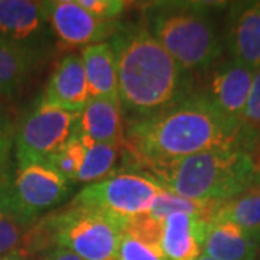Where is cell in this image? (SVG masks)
<instances>
[{"instance_id": "6da1fadb", "label": "cell", "mask_w": 260, "mask_h": 260, "mask_svg": "<svg viewBox=\"0 0 260 260\" xmlns=\"http://www.w3.org/2000/svg\"><path fill=\"white\" fill-rule=\"evenodd\" d=\"M123 143L142 167L167 164L210 149L246 148L242 124L218 112L204 91H192L162 112L127 121Z\"/></svg>"}, {"instance_id": "7a4b0ae2", "label": "cell", "mask_w": 260, "mask_h": 260, "mask_svg": "<svg viewBox=\"0 0 260 260\" xmlns=\"http://www.w3.org/2000/svg\"><path fill=\"white\" fill-rule=\"evenodd\" d=\"M110 45L117 65L121 109L129 121L156 114L192 93L189 73L142 22L119 26Z\"/></svg>"}, {"instance_id": "3957f363", "label": "cell", "mask_w": 260, "mask_h": 260, "mask_svg": "<svg viewBox=\"0 0 260 260\" xmlns=\"http://www.w3.org/2000/svg\"><path fill=\"white\" fill-rule=\"evenodd\" d=\"M164 189L194 200L223 203L254 186L253 152L242 145L204 150L186 158L145 167Z\"/></svg>"}, {"instance_id": "277c9868", "label": "cell", "mask_w": 260, "mask_h": 260, "mask_svg": "<svg viewBox=\"0 0 260 260\" xmlns=\"http://www.w3.org/2000/svg\"><path fill=\"white\" fill-rule=\"evenodd\" d=\"M210 9L203 2H153L143 8L142 23L186 73L207 71L224 52Z\"/></svg>"}, {"instance_id": "5b68a950", "label": "cell", "mask_w": 260, "mask_h": 260, "mask_svg": "<svg viewBox=\"0 0 260 260\" xmlns=\"http://www.w3.org/2000/svg\"><path fill=\"white\" fill-rule=\"evenodd\" d=\"M55 247H64L83 260H117L123 225L88 208L70 205L49 215Z\"/></svg>"}, {"instance_id": "8992f818", "label": "cell", "mask_w": 260, "mask_h": 260, "mask_svg": "<svg viewBox=\"0 0 260 260\" xmlns=\"http://www.w3.org/2000/svg\"><path fill=\"white\" fill-rule=\"evenodd\" d=\"M68 192V181L47 160L16 164L2 182L5 204L26 227L42 211L61 203Z\"/></svg>"}, {"instance_id": "52a82bcc", "label": "cell", "mask_w": 260, "mask_h": 260, "mask_svg": "<svg viewBox=\"0 0 260 260\" xmlns=\"http://www.w3.org/2000/svg\"><path fill=\"white\" fill-rule=\"evenodd\" d=\"M80 113L38 99L15 132L16 164L47 160L77 132Z\"/></svg>"}, {"instance_id": "ba28073f", "label": "cell", "mask_w": 260, "mask_h": 260, "mask_svg": "<svg viewBox=\"0 0 260 260\" xmlns=\"http://www.w3.org/2000/svg\"><path fill=\"white\" fill-rule=\"evenodd\" d=\"M160 189L162 186L150 177L119 174L83 188L70 205L104 214L124 227L135 217L148 214Z\"/></svg>"}, {"instance_id": "9c48e42d", "label": "cell", "mask_w": 260, "mask_h": 260, "mask_svg": "<svg viewBox=\"0 0 260 260\" xmlns=\"http://www.w3.org/2000/svg\"><path fill=\"white\" fill-rule=\"evenodd\" d=\"M52 35L45 2L0 0V41L41 59Z\"/></svg>"}, {"instance_id": "30bf717a", "label": "cell", "mask_w": 260, "mask_h": 260, "mask_svg": "<svg viewBox=\"0 0 260 260\" xmlns=\"http://www.w3.org/2000/svg\"><path fill=\"white\" fill-rule=\"evenodd\" d=\"M51 29L61 42L70 47H88L112 38L119 25L104 22L81 8L77 0L45 2Z\"/></svg>"}, {"instance_id": "8fae6325", "label": "cell", "mask_w": 260, "mask_h": 260, "mask_svg": "<svg viewBox=\"0 0 260 260\" xmlns=\"http://www.w3.org/2000/svg\"><path fill=\"white\" fill-rule=\"evenodd\" d=\"M204 94L217 110L242 124L254 73L233 59L214 65Z\"/></svg>"}, {"instance_id": "7c38bea8", "label": "cell", "mask_w": 260, "mask_h": 260, "mask_svg": "<svg viewBox=\"0 0 260 260\" xmlns=\"http://www.w3.org/2000/svg\"><path fill=\"white\" fill-rule=\"evenodd\" d=\"M225 45L230 59L253 73L260 68V0L233 3L229 12Z\"/></svg>"}, {"instance_id": "4fadbf2b", "label": "cell", "mask_w": 260, "mask_h": 260, "mask_svg": "<svg viewBox=\"0 0 260 260\" xmlns=\"http://www.w3.org/2000/svg\"><path fill=\"white\" fill-rule=\"evenodd\" d=\"M41 99L74 112L83 110L90 100V91L81 55L70 54L58 62Z\"/></svg>"}, {"instance_id": "5bb4252c", "label": "cell", "mask_w": 260, "mask_h": 260, "mask_svg": "<svg viewBox=\"0 0 260 260\" xmlns=\"http://www.w3.org/2000/svg\"><path fill=\"white\" fill-rule=\"evenodd\" d=\"M210 221L195 215L175 213L164 220L160 247L167 260H197L203 254Z\"/></svg>"}, {"instance_id": "9a60e30c", "label": "cell", "mask_w": 260, "mask_h": 260, "mask_svg": "<svg viewBox=\"0 0 260 260\" xmlns=\"http://www.w3.org/2000/svg\"><path fill=\"white\" fill-rule=\"evenodd\" d=\"M77 133L93 143H123L120 99L91 97L80 113Z\"/></svg>"}, {"instance_id": "2e32d148", "label": "cell", "mask_w": 260, "mask_h": 260, "mask_svg": "<svg viewBox=\"0 0 260 260\" xmlns=\"http://www.w3.org/2000/svg\"><path fill=\"white\" fill-rule=\"evenodd\" d=\"M260 234L246 232L227 221H210L203 254L213 260H256Z\"/></svg>"}, {"instance_id": "e0dca14e", "label": "cell", "mask_w": 260, "mask_h": 260, "mask_svg": "<svg viewBox=\"0 0 260 260\" xmlns=\"http://www.w3.org/2000/svg\"><path fill=\"white\" fill-rule=\"evenodd\" d=\"M84 71L91 97H119V78L116 56L110 42H99L81 51Z\"/></svg>"}, {"instance_id": "ac0fdd59", "label": "cell", "mask_w": 260, "mask_h": 260, "mask_svg": "<svg viewBox=\"0 0 260 260\" xmlns=\"http://www.w3.org/2000/svg\"><path fill=\"white\" fill-rule=\"evenodd\" d=\"M211 221L236 224L246 232L260 234V185L217 205Z\"/></svg>"}, {"instance_id": "d6986e66", "label": "cell", "mask_w": 260, "mask_h": 260, "mask_svg": "<svg viewBox=\"0 0 260 260\" xmlns=\"http://www.w3.org/2000/svg\"><path fill=\"white\" fill-rule=\"evenodd\" d=\"M39 59L0 41V97H15Z\"/></svg>"}, {"instance_id": "ffe728a7", "label": "cell", "mask_w": 260, "mask_h": 260, "mask_svg": "<svg viewBox=\"0 0 260 260\" xmlns=\"http://www.w3.org/2000/svg\"><path fill=\"white\" fill-rule=\"evenodd\" d=\"M218 204L220 203H214V201H194V200L182 198L162 188L153 198L148 215L160 223H164L168 215L175 213L189 214L211 221V217Z\"/></svg>"}, {"instance_id": "44dd1931", "label": "cell", "mask_w": 260, "mask_h": 260, "mask_svg": "<svg viewBox=\"0 0 260 260\" xmlns=\"http://www.w3.org/2000/svg\"><path fill=\"white\" fill-rule=\"evenodd\" d=\"M78 135V133H77ZM80 136V135H78ZM85 146L83 167L78 172V182H94L106 179L119 158V145L114 143H93L91 140L80 136Z\"/></svg>"}, {"instance_id": "7402d4cb", "label": "cell", "mask_w": 260, "mask_h": 260, "mask_svg": "<svg viewBox=\"0 0 260 260\" xmlns=\"http://www.w3.org/2000/svg\"><path fill=\"white\" fill-rule=\"evenodd\" d=\"M84 156H85V146L75 132L74 136L59 150H56L54 155H51L47 159V162L55 171H58L68 182H73V181H77L78 172L83 167Z\"/></svg>"}, {"instance_id": "603a6c76", "label": "cell", "mask_w": 260, "mask_h": 260, "mask_svg": "<svg viewBox=\"0 0 260 260\" xmlns=\"http://www.w3.org/2000/svg\"><path fill=\"white\" fill-rule=\"evenodd\" d=\"M242 130L246 146L254 150L260 142V68L253 75L250 94L243 116Z\"/></svg>"}, {"instance_id": "cb8c5ba5", "label": "cell", "mask_w": 260, "mask_h": 260, "mask_svg": "<svg viewBox=\"0 0 260 260\" xmlns=\"http://www.w3.org/2000/svg\"><path fill=\"white\" fill-rule=\"evenodd\" d=\"M6 178V177H5ZM5 178H0V185ZM29 227L23 225L3 203L0 189V257L16 251Z\"/></svg>"}, {"instance_id": "d4e9b609", "label": "cell", "mask_w": 260, "mask_h": 260, "mask_svg": "<svg viewBox=\"0 0 260 260\" xmlns=\"http://www.w3.org/2000/svg\"><path fill=\"white\" fill-rule=\"evenodd\" d=\"M16 127L10 119L9 112L0 102V178L9 174L10 149L15 139Z\"/></svg>"}, {"instance_id": "484cf974", "label": "cell", "mask_w": 260, "mask_h": 260, "mask_svg": "<svg viewBox=\"0 0 260 260\" xmlns=\"http://www.w3.org/2000/svg\"><path fill=\"white\" fill-rule=\"evenodd\" d=\"M77 3L104 22H114L126 8V2L121 0H77Z\"/></svg>"}, {"instance_id": "4316f807", "label": "cell", "mask_w": 260, "mask_h": 260, "mask_svg": "<svg viewBox=\"0 0 260 260\" xmlns=\"http://www.w3.org/2000/svg\"><path fill=\"white\" fill-rule=\"evenodd\" d=\"M44 260H83L81 257H78L75 253L67 250L64 247H55L48 250L47 256L44 257Z\"/></svg>"}, {"instance_id": "83f0119b", "label": "cell", "mask_w": 260, "mask_h": 260, "mask_svg": "<svg viewBox=\"0 0 260 260\" xmlns=\"http://www.w3.org/2000/svg\"><path fill=\"white\" fill-rule=\"evenodd\" d=\"M253 159H254V168H256L254 185H260V142L257 143L256 149L253 150Z\"/></svg>"}, {"instance_id": "f1b7e54d", "label": "cell", "mask_w": 260, "mask_h": 260, "mask_svg": "<svg viewBox=\"0 0 260 260\" xmlns=\"http://www.w3.org/2000/svg\"><path fill=\"white\" fill-rule=\"evenodd\" d=\"M0 260H25L19 253H16V251H13V253H9V254H6V256H2L0 257ZM28 260V259H26Z\"/></svg>"}, {"instance_id": "f546056e", "label": "cell", "mask_w": 260, "mask_h": 260, "mask_svg": "<svg viewBox=\"0 0 260 260\" xmlns=\"http://www.w3.org/2000/svg\"><path fill=\"white\" fill-rule=\"evenodd\" d=\"M197 260H213V259H211V257H208V256H205V254H201V256H200Z\"/></svg>"}, {"instance_id": "4dcf8cb0", "label": "cell", "mask_w": 260, "mask_h": 260, "mask_svg": "<svg viewBox=\"0 0 260 260\" xmlns=\"http://www.w3.org/2000/svg\"><path fill=\"white\" fill-rule=\"evenodd\" d=\"M256 260H260V246H259V250H257V256H256Z\"/></svg>"}, {"instance_id": "1f68e13d", "label": "cell", "mask_w": 260, "mask_h": 260, "mask_svg": "<svg viewBox=\"0 0 260 260\" xmlns=\"http://www.w3.org/2000/svg\"><path fill=\"white\" fill-rule=\"evenodd\" d=\"M25 260H26V259H25Z\"/></svg>"}]
</instances>
